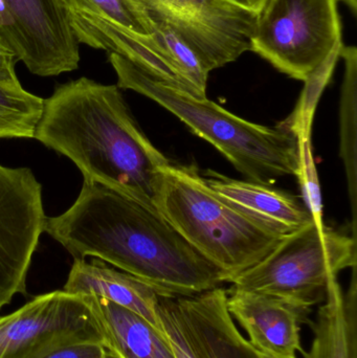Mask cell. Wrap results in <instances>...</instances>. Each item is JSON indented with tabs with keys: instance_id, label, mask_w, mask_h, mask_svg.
<instances>
[{
	"instance_id": "6da1fadb",
	"label": "cell",
	"mask_w": 357,
	"mask_h": 358,
	"mask_svg": "<svg viewBox=\"0 0 357 358\" xmlns=\"http://www.w3.org/2000/svg\"><path fill=\"white\" fill-rule=\"evenodd\" d=\"M44 231L73 258L109 263L161 294L193 296L226 283L159 213L92 181L66 212L46 217Z\"/></svg>"
},
{
	"instance_id": "7a4b0ae2",
	"label": "cell",
	"mask_w": 357,
	"mask_h": 358,
	"mask_svg": "<svg viewBox=\"0 0 357 358\" xmlns=\"http://www.w3.org/2000/svg\"><path fill=\"white\" fill-rule=\"evenodd\" d=\"M34 138L68 157L84 180L157 212L161 169L170 161L140 129L117 85L85 77L59 85L44 100Z\"/></svg>"
},
{
	"instance_id": "3957f363",
	"label": "cell",
	"mask_w": 357,
	"mask_h": 358,
	"mask_svg": "<svg viewBox=\"0 0 357 358\" xmlns=\"http://www.w3.org/2000/svg\"><path fill=\"white\" fill-rule=\"evenodd\" d=\"M109 61L119 90H133L167 109L218 149L247 180L268 185L297 173L298 138L284 124L272 128L251 123L207 98L156 81L115 52H110Z\"/></svg>"
},
{
	"instance_id": "277c9868",
	"label": "cell",
	"mask_w": 357,
	"mask_h": 358,
	"mask_svg": "<svg viewBox=\"0 0 357 358\" xmlns=\"http://www.w3.org/2000/svg\"><path fill=\"white\" fill-rule=\"evenodd\" d=\"M154 203L182 238L226 275V283L263 260L283 238L218 195L195 165L163 166Z\"/></svg>"
},
{
	"instance_id": "5b68a950",
	"label": "cell",
	"mask_w": 357,
	"mask_h": 358,
	"mask_svg": "<svg viewBox=\"0 0 357 358\" xmlns=\"http://www.w3.org/2000/svg\"><path fill=\"white\" fill-rule=\"evenodd\" d=\"M354 237L310 223L284 236L270 255L228 281L235 289L270 294L308 311L325 300L327 286L356 266Z\"/></svg>"
},
{
	"instance_id": "8992f818",
	"label": "cell",
	"mask_w": 357,
	"mask_h": 358,
	"mask_svg": "<svg viewBox=\"0 0 357 358\" xmlns=\"http://www.w3.org/2000/svg\"><path fill=\"white\" fill-rule=\"evenodd\" d=\"M339 0H266L251 50L280 73L305 81L343 40Z\"/></svg>"
},
{
	"instance_id": "52a82bcc",
	"label": "cell",
	"mask_w": 357,
	"mask_h": 358,
	"mask_svg": "<svg viewBox=\"0 0 357 358\" xmlns=\"http://www.w3.org/2000/svg\"><path fill=\"white\" fill-rule=\"evenodd\" d=\"M102 342L87 294L48 292L0 317V358H45L71 345Z\"/></svg>"
},
{
	"instance_id": "ba28073f",
	"label": "cell",
	"mask_w": 357,
	"mask_h": 358,
	"mask_svg": "<svg viewBox=\"0 0 357 358\" xmlns=\"http://www.w3.org/2000/svg\"><path fill=\"white\" fill-rule=\"evenodd\" d=\"M184 40L209 73L251 50L259 12L228 0H136Z\"/></svg>"
},
{
	"instance_id": "9c48e42d",
	"label": "cell",
	"mask_w": 357,
	"mask_h": 358,
	"mask_svg": "<svg viewBox=\"0 0 357 358\" xmlns=\"http://www.w3.org/2000/svg\"><path fill=\"white\" fill-rule=\"evenodd\" d=\"M226 301L220 286L188 296L159 294L157 315L175 358H261L237 329Z\"/></svg>"
},
{
	"instance_id": "30bf717a",
	"label": "cell",
	"mask_w": 357,
	"mask_h": 358,
	"mask_svg": "<svg viewBox=\"0 0 357 358\" xmlns=\"http://www.w3.org/2000/svg\"><path fill=\"white\" fill-rule=\"evenodd\" d=\"M0 37L34 75L79 67L80 43L61 0H0Z\"/></svg>"
},
{
	"instance_id": "8fae6325",
	"label": "cell",
	"mask_w": 357,
	"mask_h": 358,
	"mask_svg": "<svg viewBox=\"0 0 357 358\" xmlns=\"http://www.w3.org/2000/svg\"><path fill=\"white\" fill-rule=\"evenodd\" d=\"M45 221L42 185L33 171L0 164V311L27 292Z\"/></svg>"
},
{
	"instance_id": "7c38bea8",
	"label": "cell",
	"mask_w": 357,
	"mask_h": 358,
	"mask_svg": "<svg viewBox=\"0 0 357 358\" xmlns=\"http://www.w3.org/2000/svg\"><path fill=\"white\" fill-rule=\"evenodd\" d=\"M226 305L261 355L289 357L303 351L300 322L307 311L270 294L235 288L228 290Z\"/></svg>"
},
{
	"instance_id": "4fadbf2b",
	"label": "cell",
	"mask_w": 357,
	"mask_h": 358,
	"mask_svg": "<svg viewBox=\"0 0 357 358\" xmlns=\"http://www.w3.org/2000/svg\"><path fill=\"white\" fill-rule=\"evenodd\" d=\"M203 176L218 195L281 237L314 222L304 202L293 194L254 181L237 180L213 170Z\"/></svg>"
},
{
	"instance_id": "5bb4252c",
	"label": "cell",
	"mask_w": 357,
	"mask_h": 358,
	"mask_svg": "<svg viewBox=\"0 0 357 358\" xmlns=\"http://www.w3.org/2000/svg\"><path fill=\"white\" fill-rule=\"evenodd\" d=\"M63 290L106 299L133 311L163 332L157 315L161 294L131 275L107 266L99 259L92 262L75 259Z\"/></svg>"
},
{
	"instance_id": "9a60e30c",
	"label": "cell",
	"mask_w": 357,
	"mask_h": 358,
	"mask_svg": "<svg viewBox=\"0 0 357 358\" xmlns=\"http://www.w3.org/2000/svg\"><path fill=\"white\" fill-rule=\"evenodd\" d=\"M108 358H175L167 338L133 311L89 296Z\"/></svg>"
},
{
	"instance_id": "2e32d148",
	"label": "cell",
	"mask_w": 357,
	"mask_h": 358,
	"mask_svg": "<svg viewBox=\"0 0 357 358\" xmlns=\"http://www.w3.org/2000/svg\"><path fill=\"white\" fill-rule=\"evenodd\" d=\"M325 303L312 323V348L305 358H357L356 266L349 290L344 294L337 279L328 283Z\"/></svg>"
},
{
	"instance_id": "e0dca14e",
	"label": "cell",
	"mask_w": 357,
	"mask_h": 358,
	"mask_svg": "<svg viewBox=\"0 0 357 358\" xmlns=\"http://www.w3.org/2000/svg\"><path fill=\"white\" fill-rule=\"evenodd\" d=\"M340 58L345 62L341 96V155L347 172L356 238L357 48L343 45Z\"/></svg>"
},
{
	"instance_id": "ac0fdd59",
	"label": "cell",
	"mask_w": 357,
	"mask_h": 358,
	"mask_svg": "<svg viewBox=\"0 0 357 358\" xmlns=\"http://www.w3.org/2000/svg\"><path fill=\"white\" fill-rule=\"evenodd\" d=\"M152 35L144 36L145 42L159 52L197 90L201 98H207L210 73L205 69L194 50L167 25L152 22Z\"/></svg>"
},
{
	"instance_id": "d6986e66",
	"label": "cell",
	"mask_w": 357,
	"mask_h": 358,
	"mask_svg": "<svg viewBox=\"0 0 357 358\" xmlns=\"http://www.w3.org/2000/svg\"><path fill=\"white\" fill-rule=\"evenodd\" d=\"M44 100L21 87L0 83V138H34Z\"/></svg>"
},
{
	"instance_id": "ffe728a7",
	"label": "cell",
	"mask_w": 357,
	"mask_h": 358,
	"mask_svg": "<svg viewBox=\"0 0 357 358\" xmlns=\"http://www.w3.org/2000/svg\"><path fill=\"white\" fill-rule=\"evenodd\" d=\"M343 45V40L337 42V45L329 52L325 60L308 76L307 79L304 81L305 87L295 113L283 123L298 138H310L316 105L320 100L321 94L333 77Z\"/></svg>"
},
{
	"instance_id": "44dd1931",
	"label": "cell",
	"mask_w": 357,
	"mask_h": 358,
	"mask_svg": "<svg viewBox=\"0 0 357 358\" xmlns=\"http://www.w3.org/2000/svg\"><path fill=\"white\" fill-rule=\"evenodd\" d=\"M66 10L98 15L140 36L153 34L152 22L136 0H61Z\"/></svg>"
},
{
	"instance_id": "7402d4cb",
	"label": "cell",
	"mask_w": 357,
	"mask_h": 358,
	"mask_svg": "<svg viewBox=\"0 0 357 358\" xmlns=\"http://www.w3.org/2000/svg\"><path fill=\"white\" fill-rule=\"evenodd\" d=\"M296 176L299 178L303 194L304 204L314 217L318 225L325 224L323 221V201L316 163L312 157L310 138H298V169Z\"/></svg>"
},
{
	"instance_id": "603a6c76",
	"label": "cell",
	"mask_w": 357,
	"mask_h": 358,
	"mask_svg": "<svg viewBox=\"0 0 357 358\" xmlns=\"http://www.w3.org/2000/svg\"><path fill=\"white\" fill-rule=\"evenodd\" d=\"M17 62L16 55L0 37V83L10 87H21L15 71Z\"/></svg>"
},
{
	"instance_id": "cb8c5ba5",
	"label": "cell",
	"mask_w": 357,
	"mask_h": 358,
	"mask_svg": "<svg viewBox=\"0 0 357 358\" xmlns=\"http://www.w3.org/2000/svg\"><path fill=\"white\" fill-rule=\"evenodd\" d=\"M45 358H108L100 343H82L56 351Z\"/></svg>"
},
{
	"instance_id": "d4e9b609",
	"label": "cell",
	"mask_w": 357,
	"mask_h": 358,
	"mask_svg": "<svg viewBox=\"0 0 357 358\" xmlns=\"http://www.w3.org/2000/svg\"><path fill=\"white\" fill-rule=\"evenodd\" d=\"M228 1L238 4L245 8H249V10H256V12H260L266 0H228Z\"/></svg>"
},
{
	"instance_id": "484cf974",
	"label": "cell",
	"mask_w": 357,
	"mask_h": 358,
	"mask_svg": "<svg viewBox=\"0 0 357 358\" xmlns=\"http://www.w3.org/2000/svg\"><path fill=\"white\" fill-rule=\"evenodd\" d=\"M351 10L354 16L357 15V0H342Z\"/></svg>"
},
{
	"instance_id": "4316f807",
	"label": "cell",
	"mask_w": 357,
	"mask_h": 358,
	"mask_svg": "<svg viewBox=\"0 0 357 358\" xmlns=\"http://www.w3.org/2000/svg\"><path fill=\"white\" fill-rule=\"evenodd\" d=\"M261 358H297L295 357H270V355H261Z\"/></svg>"
}]
</instances>
